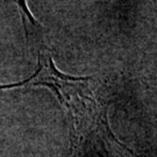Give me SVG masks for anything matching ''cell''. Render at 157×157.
Instances as JSON below:
<instances>
[{
  "mask_svg": "<svg viewBox=\"0 0 157 157\" xmlns=\"http://www.w3.org/2000/svg\"><path fill=\"white\" fill-rule=\"evenodd\" d=\"M17 7L20 10L21 17H22V23L26 32V37L28 40L29 44L36 47L37 51L44 47H48L44 40V30L42 25L34 17L32 12L29 11L27 0H15Z\"/></svg>",
  "mask_w": 157,
  "mask_h": 157,
  "instance_id": "obj_1",
  "label": "cell"
},
{
  "mask_svg": "<svg viewBox=\"0 0 157 157\" xmlns=\"http://www.w3.org/2000/svg\"><path fill=\"white\" fill-rule=\"evenodd\" d=\"M19 86H20L19 83L7 84V85H0V90H8V89H14V87H19Z\"/></svg>",
  "mask_w": 157,
  "mask_h": 157,
  "instance_id": "obj_2",
  "label": "cell"
}]
</instances>
